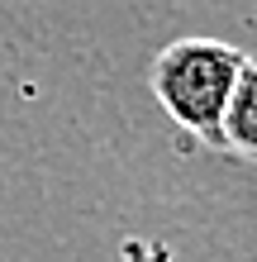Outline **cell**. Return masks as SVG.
<instances>
[{"label": "cell", "instance_id": "cell-1", "mask_svg": "<svg viewBox=\"0 0 257 262\" xmlns=\"http://www.w3.org/2000/svg\"><path fill=\"white\" fill-rule=\"evenodd\" d=\"M243 57H248L243 48H233L224 38L191 34V38L167 43L153 57L148 86H153L162 115L181 134H191L195 143L219 152V119H224V105H229V91L238 81Z\"/></svg>", "mask_w": 257, "mask_h": 262}, {"label": "cell", "instance_id": "cell-2", "mask_svg": "<svg viewBox=\"0 0 257 262\" xmlns=\"http://www.w3.org/2000/svg\"><path fill=\"white\" fill-rule=\"evenodd\" d=\"M219 152L257 162V57H243V67H238V81L219 119Z\"/></svg>", "mask_w": 257, "mask_h": 262}]
</instances>
